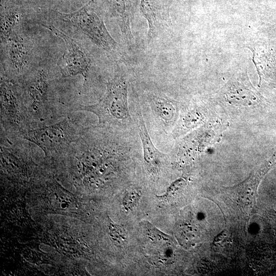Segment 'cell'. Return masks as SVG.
Returning <instances> with one entry per match:
<instances>
[{"instance_id": "cell-1", "label": "cell", "mask_w": 276, "mask_h": 276, "mask_svg": "<svg viewBox=\"0 0 276 276\" xmlns=\"http://www.w3.org/2000/svg\"><path fill=\"white\" fill-rule=\"evenodd\" d=\"M86 109L95 113L100 123L124 131H133L136 128L128 107V83L123 76H116L108 82L104 97L99 103Z\"/></svg>"}, {"instance_id": "cell-2", "label": "cell", "mask_w": 276, "mask_h": 276, "mask_svg": "<svg viewBox=\"0 0 276 276\" xmlns=\"http://www.w3.org/2000/svg\"><path fill=\"white\" fill-rule=\"evenodd\" d=\"M269 168L270 163L265 164L253 171L242 182L221 190L224 201L238 216L248 218L254 214L259 185Z\"/></svg>"}, {"instance_id": "cell-3", "label": "cell", "mask_w": 276, "mask_h": 276, "mask_svg": "<svg viewBox=\"0 0 276 276\" xmlns=\"http://www.w3.org/2000/svg\"><path fill=\"white\" fill-rule=\"evenodd\" d=\"M59 13L64 20L71 22L98 46L107 51L116 48L117 42L108 33L103 20L94 11L92 1L76 11Z\"/></svg>"}, {"instance_id": "cell-4", "label": "cell", "mask_w": 276, "mask_h": 276, "mask_svg": "<svg viewBox=\"0 0 276 276\" xmlns=\"http://www.w3.org/2000/svg\"><path fill=\"white\" fill-rule=\"evenodd\" d=\"M134 120L142 143L143 159L149 172L156 175L167 160V154L154 145L146 126L142 112L137 103L134 108Z\"/></svg>"}, {"instance_id": "cell-5", "label": "cell", "mask_w": 276, "mask_h": 276, "mask_svg": "<svg viewBox=\"0 0 276 276\" xmlns=\"http://www.w3.org/2000/svg\"><path fill=\"white\" fill-rule=\"evenodd\" d=\"M48 28L65 42L66 51L63 56V73L71 76L82 74L85 77L90 63L89 59L83 49L74 40L53 26H49Z\"/></svg>"}, {"instance_id": "cell-6", "label": "cell", "mask_w": 276, "mask_h": 276, "mask_svg": "<svg viewBox=\"0 0 276 276\" xmlns=\"http://www.w3.org/2000/svg\"><path fill=\"white\" fill-rule=\"evenodd\" d=\"M140 9L148 24L149 40L157 37L170 26L168 0H141Z\"/></svg>"}, {"instance_id": "cell-7", "label": "cell", "mask_w": 276, "mask_h": 276, "mask_svg": "<svg viewBox=\"0 0 276 276\" xmlns=\"http://www.w3.org/2000/svg\"><path fill=\"white\" fill-rule=\"evenodd\" d=\"M150 109L156 123L165 131L176 122L178 116L179 103L166 95L151 91L147 95Z\"/></svg>"}, {"instance_id": "cell-8", "label": "cell", "mask_w": 276, "mask_h": 276, "mask_svg": "<svg viewBox=\"0 0 276 276\" xmlns=\"http://www.w3.org/2000/svg\"><path fill=\"white\" fill-rule=\"evenodd\" d=\"M31 133L30 140L48 151L59 149L68 141L67 132L63 126L60 124L45 127Z\"/></svg>"}, {"instance_id": "cell-9", "label": "cell", "mask_w": 276, "mask_h": 276, "mask_svg": "<svg viewBox=\"0 0 276 276\" xmlns=\"http://www.w3.org/2000/svg\"><path fill=\"white\" fill-rule=\"evenodd\" d=\"M111 1L117 14L118 23L122 32L125 34L126 37L132 38L126 0Z\"/></svg>"}, {"instance_id": "cell-10", "label": "cell", "mask_w": 276, "mask_h": 276, "mask_svg": "<svg viewBox=\"0 0 276 276\" xmlns=\"http://www.w3.org/2000/svg\"><path fill=\"white\" fill-rule=\"evenodd\" d=\"M9 42V54L11 61L16 68H20L27 62V50L22 40L16 35H12Z\"/></svg>"}, {"instance_id": "cell-11", "label": "cell", "mask_w": 276, "mask_h": 276, "mask_svg": "<svg viewBox=\"0 0 276 276\" xmlns=\"http://www.w3.org/2000/svg\"><path fill=\"white\" fill-rule=\"evenodd\" d=\"M109 236L112 241L118 246L125 245L128 241L126 232L122 227L110 222L109 225Z\"/></svg>"}, {"instance_id": "cell-12", "label": "cell", "mask_w": 276, "mask_h": 276, "mask_svg": "<svg viewBox=\"0 0 276 276\" xmlns=\"http://www.w3.org/2000/svg\"><path fill=\"white\" fill-rule=\"evenodd\" d=\"M18 21L17 14L12 12L6 13L1 23V36L3 40L10 37L11 29Z\"/></svg>"}, {"instance_id": "cell-13", "label": "cell", "mask_w": 276, "mask_h": 276, "mask_svg": "<svg viewBox=\"0 0 276 276\" xmlns=\"http://www.w3.org/2000/svg\"><path fill=\"white\" fill-rule=\"evenodd\" d=\"M142 195L141 190L136 188L129 190L123 200V204L127 210H132L138 203Z\"/></svg>"}, {"instance_id": "cell-14", "label": "cell", "mask_w": 276, "mask_h": 276, "mask_svg": "<svg viewBox=\"0 0 276 276\" xmlns=\"http://www.w3.org/2000/svg\"><path fill=\"white\" fill-rule=\"evenodd\" d=\"M186 185L185 180L182 178H179L173 182L168 188L166 194L158 197L169 198L171 197L179 194L184 188Z\"/></svg>"}, {"instance_id": "cell-15", "label": "cell", "mask_w": 276, "mask_h": 276, "mask_svg": "<svg viewBox=\"0 0 276 276\" xmlns=\"http://www.w3.org/2000/svg\"><path fill=\"white\" fill-rule=\"evenodd\" d=\"M147 228L148 229L149 236L152 237L156 240L164 242H170L172 240L171 237L167 235L164 234L161 232L159 231L157 228H155L150 223L146 224Z\"/></svg>"}]
</instances>
